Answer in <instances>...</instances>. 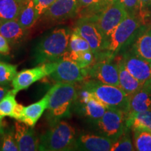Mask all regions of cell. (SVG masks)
Here are the masks:
<instances>
[{
  "label": "cell",
  "instance_id": "5bb4252c",
  "mask_svg": "<svg viewBox=\"0 0 151 151\" xmlns=\"http://www.w3.org/2000/svg\"><path fill=\"white\" fill-rule=\"evenodd\" d=\"M14 131L19 151L39 150V139L36 134L34 127L16 120Z\"/></svg>",
  "mask_w": 151,
  "mask_h": 151
},
{
  "label": "cell",
  "instance_id": "ac0fdd59",
  "mask_svg": "<svg viewBox=\"0 0 151 151\" xmlns=\"http://www.w3.org/2000/svg\"><path fill=\"white\" fill-rule=\"evenodd\" d=\"M48 107V95L46 94L42 99L32 104L24 107L22 116L20 122H24L30 127H35L43 112L47 110Z\"/></svg>",
  "mask_w": 151,
  "mask_h": 151
},
{
  "label": "cell",
  "instance_id": "ab89813d",
  "mask_svg": "<svg viewBox=\"0 0 151 151\" xmlns=\"http://www.w3.org/2000/svg\"><path fill=\"white\" fill-rule=\"evenodd\" d=\"M3 137H4V134H2V133H0V148H1V144H2Z\"/></svg>",
  "mask_w": 151,
  "mask_h": 151
},
{
  "label": "cell",
  "instance_id": "d6a6232c",
  "mask_svg": "<svg viewBox=\"0 0 151 151\" xmlns=\"http://www.w3.org/2000/svg\"><path fill=\"white\" fill-rule=\"evenodd\" d=\"M139 18L144 25H148L151 18V0H140Z\"/></svg>",
  "mask_w": 151,
  "mask_h": 151
},
{
  "label": "cell",
  "instance_id": "ffe728a7",
  "mask_svg": "<svg viewBox=\"0 0 151 151\" xmlns=\"http://www.w3.org/2000/svg\"><path fill=\"white\" fill-rule=\"evenodd\" d=\"M131 48L148 62H151V26H148L138 35Z\"/></svg>",
  "mask_w": 151,
  "mask_h": 151
},
{
  "label": "cell",
  "instance_id": "4dcf8cb0",
  "mask_svg": "<svg viewBox=\"0 0 151 151\" xmlns=\"http://www.w3.org/2000/svg\"><path fill=\"white\" fill-rule=\"evenodd\" d=\"M1 151H19L18 144L15 138L14 129H10L4 133Z\"/></svg>",
  "mask_w": 151,
  "mask_h": 151
},
{
  "label": "cell",
  "instance_id": "83f0119b",
  "mask_svg": "<svg viewBox=\"0 0 151 151\" xmlns=\"http://www.w3.org/2000/svg\"><path fill=\"white\" fill-rule=\"evenodd\" d=\"M17 65L0 60V86H6L12 82L17 71Z\"/></svg>",
  "mask_w": 151,
  "mask_h": 151
},
{
  "label": "cell",
  "instance_id": "ba28073f",
  "mask_svg": "<svg viewBox=\"0 0 151 151\" xmlns=\"http://www.w3.org/2000/svg\"><path fill=\"white\" fill-rule=\"evenodd\" d=\"M59 60L46 62L38 67L23 69L18 72L11 82V86L13 88L11 92L16 95L18 92L27 89L33 83L41 80L47 76H50L55 70Z\"/></svg>",
  "mask_w": 151,
  "mask_h": 151
},
{
  "label": "cell",
  "instance_id": "b9f144b4",
  "mask_svg": "<svg viewBox=\"0 0 151 151\" xmlns=\"http://www.w3.org/2000/svg\"><path fill=\"white\" fill-rule=\"evenodd\" d=\"M4 55H3L0 54V60H2V58H4Z\"/></svg>",
  "mask_w": 151,
  "mask_h": 151
},
{
  "label": "cell",
  "instance_id": "4316f807",
  "mask_svg": "<svg viewBox=\"0 0 151 151\" xmlns=\"http://www.w3.org/2000/svg\"><path fill=\"white\" fill-rule=\"evenodd\" d=\"M17 104L16 94L10 90L0 101V119L3 120V118L6 116L11 118Z\"/></svg>",
  "mask_w": 151,
  "mask_h": 151
},
{
  "label": "cell",
  "instance_id": "4fadbf2b",
  "mask_svg": "<svg viewBox=\"0 0 151 151\" xmlns=\"http://www.w3.org/2000/svg\"><path fill=\"white\" fill-rule=\"evenodd\" d=\"M78 12L77 0H56L43 15L47 20L60 22L73 18Z\"/></svg>",
  "mask_w": 151,
  "mask_h": 151
},
{
  "label": "cell",
  "instance_id": "5b68a950",
  "mask_svg": "<svg viewBox=\"0 0 151 151\" xmlns=\"http://www.w3.org/2000/svg\"><path fill=\"white\" fill-rule=\"evenodd\" d=\"M83 88L88 90L107 108L118 109L127 114L129 113V96L120 87L90 81L86 83Z\"/></svg>",
  "mask_w": 151,
  "mask_h": 151
},
{
  "label": "cell",
  "instance_id": "7c38bea8",
  "mask_svg": "<svg viewBox=\"0 0 151 151\" xmlns=\"http://www.w3.org/2000/svg\"><path fill=\"white\" fill-rule=\"evenodd\" d=\"M122 58L127 71L143 86L151 83L150 62L138 55L131 48L124 52Z\"/></svg>",
  "mask_w": 151,
  "mask_h": 151
},
{
  "label": "cell",
  "instance_id": "9c48e42d",
  "mask_svg": "<svg viewBox=\"0 0 151 151\" xmlns=\"http://www.w3.org/2000/svg\"><path fill=\"white\" fill-rule=\"evenodd\" d=\"M73 31L83 37L89 43L95 56L104 51L106 40L95 22L90 17H82L76 22Z\"/></svg>",
  "mask_w": 151,
  "mask_h": 151
},
{
  "label": "cell",
  "instance_id": "277c9868",
  "mask_svg": "<svg viewBox=\"0 0 151 151\" xmlns=\"http://www.w3.org/2000/svg\"><path fill=\"white\" fill-rule=\"evenodd\" d=\"M47 94L48 95L47 110L52 124L62 118L69 116L71 106L78 94L76 85L70 83H57L50 88Z\"/></svg>",
  "mask_w": 151,
  "mask_h": 151
},
{
  "label": "cell",
  "instance_id": "f35d334b",
  "mask_svg": "<svg viewBox=\"0 0 151 151\" xmlns=\"http://www.w3.org/2000/svg\"><path fill=\"white\" fill-rule=\"evenodd\" d=\"M4 122L3 120L0 119V133H4Z\"/></svg>",
  "mask_w": 151,
  "mask_h": 151
},
{
  "label": "cell",
  "instance_id": "6da1fadb",
  "mask_svg": "<svg viewBox=\"0 0 151 151\" xmlns=\"http://www.w3.org/2000/svg\"><path fill=\"white\" fill-rule=\"evenodd\" d=\"M71 33L67 28H56L41 39L35 48L36 63L57 61L68 50Z\"/></svg>",
  "mask_w": 151,
  "mask_h": 151
},
{
  "label": "cell",
  "instance_id": "7402d4cb",
  "mask_svg": "<svg viewBox=\"0 0 151 151\" xmlns=\"http://www.w3.org/2000/svg\"><path fill=\"white\" fill-rule=\"evenodd\" d=\"M126 126L129 129H145L151 132V110L128 113Z\"/></svg>",
  "mask_w": 151,
  "mask_h": 151
},
{
  "label": "cell",
  "instance_id": "1f68e13d",
  "mask_svg": "<svg viewBox=\"0 0 151 151\" xmlns=\"http://www.w3.org/2000/svg\"><path fill=\"white\" fill-rule=\"evenodd\" d=\"M121 4L128 16H136L139 18L141 4L140 0H118Z\"/></svg>",
  "mask_w": 151,
  "mask_h": 151
},
{
  "label": "cell",
  "instance_id": "f6af8a7d",
  "mask_svg": "<svg viewBox=\"0 0 151 151\" xmlns=\"http://www.w3.org/2000/svg\"><path fill=\"white\" fill-rule=\"evenodd\" d=\"M27 1H30V0H27Z\"/></svg>",
  "mask_w": 151,
  "mask_h": 151
},
{
  "label": "cell",
  "instance_id": "e575fe53",
  "mask_svg": "<svg viewBox=\"0 0 151 151\" xmlns=\"http://www.w3.org/2000/svg\"><path fill=\"white\" fill-rule=\"evenodd\" d=\"M56 0H34L35 9L39 17L44 14Z\"/></svg>",
  "mask_w": 151,
  "mask_h": 151
},
{
  "label": "cell",
  "instance_id": "e0dca14e",
  "mask_svg": "<svg viewBox=\"0 0 151 151\" xmlns=\"http://www.w3.org/2000/svg\"><path fill=\"white\" fill-rule=\"evenodd\" d=\"M151 110V83L144 85L140 90L129 96V113Z\"/></svg>",
  "mask_w": 151,
  "mask_h": 151
},
{
  "label": "cell",
  "instance_id": "f546056e",
  "mask_svg": "<svg viewBox=\"0 0 151 151\" xmlns=\"http://www.w3.org/2000/svg\"><path fill=\"white\" fill-rule=\"evenodd\" d=\"M90 50H91V48L88 41L73 31L71 35L67 50L71 52H83Z\"/></svg>",
  "mask_w": 151,
  "mask_h": 151
},
{
  "label": "cell",
  "instance_id": "8992f818",
  "mask_svg": "<svg viewBox=\"0 0 151 151\" xmlns=\"http://www.w3.org/2000/svg\"><path fill=\"white\" fill-rule=\"evenodd\" d=\"M128 16L127 11L118 0L109 4L97 16H91L97 24L106 40L111 35L117 26Z\"/></svg>",
  "mask_w": 151,
  "mask_h": 151
},
{
  "label": "cell",
  "instance_id": "44dd1931",
  "mask_svg": "<svg viewBox=\"0 0 151 151\" xmlns=\"http://www.w3.org/2000/svg\"><path fill=\"white\" fill-rule=\"evenodd\" d=\"M27 0H0V20L18 19Z\"/></svg>",
  "mask_w": 151,
  "mask_h": 151
},
{
  "label": "cell",
  "instance_id": "7a4b0ae2",
  "mask_svg": "<svg viewBox=\"0 0 151 151\" xmlns=\"http://www.w3.org/2000/svg\"><path fill=\"white\" fill-rule=\"evenodd\" d=\"M148 26L143 24L138 17L127 16L109 36L104 50L111 56L115 57L132 45L138 35Z\"/></svg>",
  "mask_w": 151,
  "mask_h": 151
},
{
  "label": "cell",
  "instance_id": "74e56055",
  "mask_svg": "<svg viewBox=\"0 0 151 151\" xmlns=\"http://www.w3.org/2000/svg\"><path fill=\"white\" fill-rule=\"evenodd\" d=\"M10 89L6 86H0V101L2 99V98L9 92Z\"/></svg>",
  "mask_w": 151,
  "mask_h": 151
},
{
  "label": "cell",
  "instance_id": "603a6c76",
  "mask_svg": "<svg viewBox=\"0 0 151 151\" xmlns=\"http://www.w3.org/2000/svg\"><path fill=\"white\" fill-rule=\"evenodd\" d=\"M80 105L83 113L94 122L103 116L108 109L93 95H92V97H90L86 101L80 104Z\"/></svg>",
  "mask_w": 151,
  "mask_h": 151
},
{
  "label": "cell",
  "instance_id": "cb8c5ba5",
  "mask_svg": "<svg viewBox=\"0 0 151 151\" xmlns=\"http://www.w3.org/2000/svg\"><path fill=\"white\" fill-rule=\"evenodd\" d=\"M39 18L34 0H30L22 9L17 20L24 29H28L32 27Z\"/></svg>",
  "mask_w": 151,
  "mask_h": 151
},
{
  "label": "cell",
  "instance_id": "52a82bcc",
  "mask_svg": "<svg viewBox=\"0 0 151 151\" xmlns=\"http://www.w3.org/2000/svg\"><path fill=\"white\" fill-rule=\"evenodd\" d=\"M127 113L118 109L108 108L101 118L95 122L100 134L116 141L127 129Z\"/></svg>",
  "mask_w": 151,
  "mask_h": 151
},
{
  "label": "cell",
  "instance_id": "d6986e66",
  "mask_svg": "<svg viewBox=\"0 0 151 151\" xmlns=\"http://www.w3.org/2000/svg\"><path fill=\"white\" fill-rule=\"evenodd\" d=\"M119 83L120 88L124 90L128 96H131L143 86L141 83L132 76L124 65L122 58L118 61Z\"/></svg>",
  "mask_w": 151,
  "mask_h": 151
},
{
  "label": "cell",
  "instance_id": "d590c367",
  "mask_svg": "<svg viewBox=\"0 0 151 151\" xmlns=\"http://www.w3.org/2000/svg\"><path fill=\"white\" fill-rule=\"evenodd\" d=\"M10 43L4 37L0 35V54L3 55H8L10 53Z\"/></svg>",
  "mask_w": 151,
  "mask_h": 151
},
{
  "label": "cell",
  "instance_id": "484cf974",
  "mask_svg": "<svg viewBox=\"0 0 151 151\" xmlns=\"http://www.w3.org/2000/svg\"><path fill=\"white\" fill-rule=\"evenodd\" d=\"M134 142L135 150L151 151V132L145 129H135Z\"/></svg>",
  "mask_w": 151,
  "mask_h": 151
},
{
  "label": "cell",
  "instance_id": "f1b7e54d",
  "mask_svg": "<svg viewBox=\"0 0 151 151\" xmlns=\"http://www.w3.org/2000/svg\"><path fill=\"white\" fill-rule=\"evenodd\" d=\"M135 150L133 146L129 129L127 128L120 137L114 141L111 146V151H132Z\"/></svg>",
  "mask_w": 151,
  "mask_h": 151
},
{
  "label": "cell",
  "instance_id": "9a60e30c",
  "mask_svg": "<svg viewBox=\"0 0 151 151\" xmlns=\"http://www.w3.org/2000/svg\"><path fill=\"white\" fill-rule=\"evenodd\" d=\"M115 141L100 134H83L76 139V150L86 151H109Z\"/></svg>",
  "mask_w": 151,
  "mask_h": 151
},
{
  "label": "cell",
  "instance_id": "d4e9b609",
  "mask_svg": "<svg viewBox=\"0 0 151 151\" xmlns=\"http://www.w3.org/2000/svg\"><path fill=\"white\" fill-rule=\"evenodd\" d=\"M62 58L70 60L81 68H88L94 63L96 56L92 50L83 52H71L67 50Z\"/></svg>",
  "mask_w": 151,
  "mask_h": 151
},
{
  "label": "cell",
  "instance_id": "30bf717a",
  "mask_svg": "<svg viewBox=\"0 0 151 151\" xmlns=\"http://www.w3.org/2000/svg\"><path fill=\"white\" fill-rule=\"evenodd\" d=\"M113 58L99 60L87 68L88 77L101 83L120 87L118 63L113 62Z\"/></svg>",
  "mask_w": 151,
  "mask_h": 151
},
{
  "label": "cell",
  "instance_id": "3957f363",
  "mask_svg": "<svg viewBox=\"0 0 151 151\" xmlns=\"http://www.w3.org/2000/svg\"><path fill=\"white\" fill-rule=\"evenodd\" d=\"M76 129L65 121H57L39 138V150L68 151L76 150Z\"/></svg>",
  "mask_w": 151,
  "mask_h": 151
},
{
  "label": "cell",
  "instance_id": "2e32d148",
  "mask_svg": "<svg viewBox=\"0 0 151 151\" xmlns=\"http://www.w3.org/2000/svg\"><path fill=\"white\" fill-rule=\"evenodd\" d=\"M17 19L0 20V35L4 37L11 45L20 43L26 36V31Z\"/></svg>",
  "mask_w": 151,
  "mask_h": 151
},
{
  "label": "cell",
  "instance_id": "8d00e7d4",
  "mask_svg": "<svg viewBox=\"0 0 151 151\" xmlns=\"http://www.w3.org/2000/svg\"><path fill=\"white\" fill-rule=\"evenodd\" d=\"M24 107L23 106L20 104H17L16 107H15L14 113H13L12 117L11 118L16 119L18 121H20V119H21L22 116V113H23L24 111Z\"/></svg>",
  "mask_w": 151,
  "mask_h": 151
},
{
  "label": "cell",
  "instance_id": "60d3db41",
  "mask_svg": "<svg viewBox=\"0 0 151 151\" xmlns=\"http://www.w3.org/2000/svg\"><path fill=\"white\" fill-rule=\"evenodd\" d=\"M115 1V0H104L105 3L106 4H109L112 3L113 1Z\"/></svg>",
  "mask_w": 151,
  "mask_h": 151
},
{
  "label": "cell",
  "instance_id": "836d02e7",
  "mask_svg": "<svg viewBox=\"0 0 151 151\" xmlns=\"http://www.w3.org/2000/svg\"><path fill=\"white\" fill-rule=\"evenodd\" d=\"M79 11L81 9H88L92 7L106 6L108 4L105 3L104 0H77Z\"/></svg>",
  "mask_w": 151,
  "mask_h": 151
},
{
  "label": "cell",
  "instance_id": "7bdbcfd3",
  "mask_svg": "<svg viewBox=\"0 0 151 151\" xmlns=\"http://www.w3.org/2000/svg\"><path fill=\"white\" fill-rule=\"evenodd\" d=\"M149 25L151 26V18H150V23H149Z\"/></svg>",
  "mask_w": 151,
  "mask_h": 151
},
{
  "label": "cell",
  "instance_id": "ee69618b",
  "mask_svg": "<svg viewBox=\"0 0 151 151\" xmlns=\"http://www.w3.org/2000/svg\"><path fill=\"white\" fill-rule=\"evenodd\" d=\"M150 73H151V62H150Z\"/></svg>",
  "mask_w": 151,
  "mask_h": 151
},
{
  "label": "cell",
  "instance_id": "8fae6325",
  "mask_svg": "<svg viewBox=\"0 0 151 151\" xmlns=\"http://www.w3.org/2000/svg\"><path fill=\"white\" fill-rule=\"evenodd\" d=\"M50 76L57 83H75L84 81L88 77L87 68H81L71 60L61 58L55 70Z\"/></svg>",
  "mask_w": 151,
  "mask_h": 151
}]
</instances>
